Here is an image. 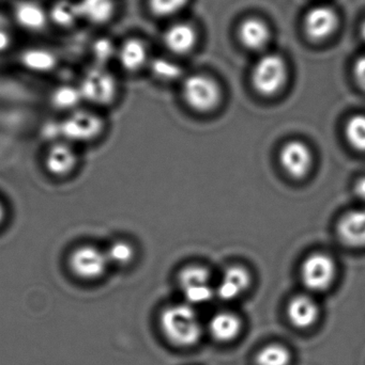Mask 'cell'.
<instances>
[{
    "instance_id": "cell-1",
    "label": "cell",
    "mask_w": 365,
    "mask_h": 365,
    "mask_svg": "<svg viewBox=\"0 0 365 365\" xmlns=\"http://www.w3.org/2000/svg\"><path fill=\"white\" fill-rule=\"evenodd\" d=\"M160 326L165 338L182 349L195 346L203 336L199 314L189 304L167 307L161 314Z\"/></svg>"
},
{
    "instance_id": "cell-2",
    "label": "cell",
    "mask_w": 365,
    "mask_h": 365,
    "mask_svg": "<svg viewBox=\"0 0 365 365\" xmlns=\"http://www.w3.org/2000/svg\"><path fill=\"white\" fill-rule=\"evenodd\" d=\"M118 74L111 66L88 64L77 83L83 101L96 106L115 102L120 89Z\"/></svg>"
},
{
    "instance_id": "cell-3",
    "label": "cell",
    "mask_w": 365,
    "mask_h": 365,
    "mask_svg": "<svg viewBox=\"0 0 365 365\" xmlns=\"http://www.w3.org/2000/svg\"><path fill=\"white\" fill-rule=\"evenodd\" d=\"M4 8L19 34L41 38L51 32L47 1L11 0Z\"/></svg>"
},
{
    "instance_id": "cell-4",
    "label": "cell",
    "mask_w": 365,
    "mask_h": 365,
    "mask_svg": "<svg viewBox=\"0 0 365 365\" xmlns=\"http://www.w3.org/2000/svg\"><path fill=\"white\" fill-rule=\"evenodd\" d=\"M149 44L143 36L126 34L118 38L114 68L118 73L136 75L148 68L151 61Z\"/></svg>"
},
{
    "instance_id": "cell-5",
    "label": "cell",
    "mask_w": 365,
    "mask_h": 365,
    "mask_svg": "<svg viewBox=\"0 0 365 365\" xmlns=\"http://www.w3.org/2000/svg\"><path fill=\"white\" fill-rule=\"evenodd\" d=\"M14 53L19 66L32 74H51L61 63L59 51L44 43L32 42L23 47H17Z\"/></svg>"
},
{
    "instance_id": "cell-6",
    "label": "cell",
    "mask_w": 365,
    "mask_h": 365,
    "mask_svg": "<svg viewBox=\"0 0 365 365\" xmlns=\"http://www.w3.org/2000/svg\"><path fill=\"white\" fill-rule=\"evenodd\" d=\"M104 122L96 113L75 110L60 123L59 135L66 143H84L94 141L103 132Z\"/></svg>"
},
{
    "instance_id": "cell-7",
    "label": "cell",
    "mask_w": 365,
    "mask_h": 365,
    "mask_svg": "<svg viewBox=\"0 0 365 365\" xmlns=\"http://www.w3.org/2000/svg\"><path fill=\"white\" fill-rule=\"evenodd\" d=\"M287 68L280 56L269 53L255 64L252 83L259 93L271 96L278 93L286 81Z\"/></svg>"
},
{
    "instance_id": "cell-8",
    "label": "cell",
    "mask_w": 365,
    "mask_h": 365,
    "mask_svg": "<svg viewBox=\"0 0 365 365\" xmlns=\"http://www.w3.org/2000/svg\"><path fill=\"white\" fill-rule=\"evenodd\" d=\"M184 96L193 109L205 113L218 106L221 90L218 83L210 77L193 75L184 81Z\"/></svg>"
},
{
    "instance_id": "cell-9",
    "label": "cell",
    "mask_w": 365,
    "mask_h": 365,
    "mask_svg": "<svg viewBox=\"0 0 365 365\" xmlns=\"http://www.w3.org/2000/svg\"><path fill=\"white\" fill-rule=\"evenodd\" d=\"M179 284L186 304L191 306L205 304L216 295L210 284L209 272L201 266H189L179 274Z\"/></svg>"
},
{
    "instance_id": "cell-10",
    "label": "cell",
    "mask_w": 365,
    "mask_h": 365,
    "mask_svg": "<svg viewBox=\"0 0 365 365\" xmlns=\"http://www.w3.org/2000/svg\"><path fill=\"white\" fill-rule=\"evenodd\" d=\"M336 278V264L324 253H314L304 259L301 266V280L304 287L312 292L329 289Z\"/></svg>"
},
{
    "instance_id": "cell-11",
    "label": "cell",
    "mask_w": 365,
    "mask_h": 365,
    "mask_svg": "<svg viewBox=\"0 0 365 365\" xmlns=\"http://www.w3.org/2000/svg\"><path fill=\"white\" fill-rule=\"evenodd\" d=\"M84 26L107 31L119 19L121 0H79Z\"/></svg>"
},
{
    "instance_id": "cell-12",
    "label": "cell",
    "mask_w": 365,
    "mask_h": 365,
    "mask_svg": "<svg viewBox=\"0 0 365 365\" xmlns=\"http://www.w3.org/2000/svg\"><path fill=\"white\" fill-rule=\"evenodd\" d=\"M109 262L106 253L92 246H81L70 257L72 272L85 280H96L106 272Z\"/></svg>"
},
{
    "instance_id": "cell-13",
    "label": "cell",
    "mask_w": 365,
    "mask_h": 365,
    "mask_svg": "<svg viewBox=\"0 0 365 365\" xmlns=\"http://www.w3.org/2000/svg\"><path fill=\"white\" fill-rule=\"evenodd\" d=\"M47 9L51 31L68 34L84 26L79 0H49Z\"/></svg>"
},
{
    "instance_id": "cell-14",
    "label": "cell",
    "mask_w": 365,
    "mask_h": 365,
    "mask_svg": "<svg viewBox=\"0 0 365 365\" xmlns=\"http://www.w3.org/2000/svg\"><path fill=\"white\" fill-rule=\"evenodd\" d=\"M312 160L311 150L306 143L299 140L285 143L280 152V163L283 169L295 179H302L308 175Z\"/></svg>"
},
{
    "instance_id": "cell-15",
    "label": "cell",
    "mask_w": 365,
    "mask_h": 365,
    "mask_svg": "<svg viewBox=\"0 0 365 365\" xmlns=\"http://www.w3.org/2000/svg\"><path fill=\"white\" fill-rule=\"evenodd\" d=\"M339 19L334 9L319 6L311 9L304 19V30L312 40L329 38L338 27Z\"/></svg>"
},
{
    "instance_id": "cell-16",
    "label": "cell",
    "mask_w": 365,
    "mask_h": 365,
    "mask_svg": "<svg viewBox=\"0 0 365 365\" xmlns=\"http://www.w3.org/2000/svg\"><path fill=\"white\" fill-rule=\"evenodd\" d=\"M319 304L310 296L298 295L289 302L287 306V317L294 327L298 329H309L319 321Z\"/></svg>"
},
{
    "instance_id": "cell-17",
    "label": "cell",
    "mask_w": 365,
    "mask_h": 365,
    "mask_svg": "<svg viewBox=\"0 0 365 365\" xmlns=\"http://www.w3.org/2000/svg\"><path fill=\"white\" fill-rule=\"evenodd\" d=\"M250 285V274L240 266H231L225 270L218 287L216 295L225 302L237 299L248 289Z\"/></svg>"
},
{
    "instance_id": "cell-18",
    "label": "cell",
    "mask_w": 365,
    "mask_h": 365,
    "mask_svg": "<svg viewBox=\"0 0 365 365\" xmlns=\"http://www.w3.org/2000/svg\"><path fill=\"white\" fill-rule=\"evenodd\" d=\"M118 38L111 36L107 31H96L87 46L89 64L114 68Z\"/></svg>"
},
{
    "instance_id": "cell-19",
    "label": "cell",
    "mask_w": 365,
    "mask_h": 365,
    "mask_svg": "<svg viewBox=\"0 0 365 365\" xmlns=\"http://www.w3.org/2000/svg\"><path fill=\"white\" fill-rule=\"evenodd\" d=\"M45 164L51 175L66 177L76 168V152L69 143H56L47 152Z\"/></svg>"
},
{
    "instance_id": "cell-20",
    "label": "cell",
    "mask_w": 365,
    "mask_h": 365,
    "mask_svg": "<svg viewBox=\"0 0 365 365\" xmlns=\"http://www.w3.org/2000/svg\"><path fill=\"white\" fill-rule=\"evenodd\" d=\"M338 233L347 246H365V210L347 212L338 225Z\"/></svg>"
},
{
    "instance_id": "cell-21",
    "label": "cell",
    "mask_w": 365,
    "mask_h": 365,
    "mask_svg": "<svg viewBox=\"0 0 365 365\" xmlns=\"http://www.w3.org/2000/svg\"><path fill=\"white\" fill-rule=\"evenodd\" d=\"M196 31L188 24H175L163 36L165 47L171 53L184 55L194 48L196 44Z\"/></svg>"
},
{
    "instance_id": "cell-22",
    "label": "cell",
    "mask_w": 365,
    "mask_h": 365,
    "mask_svg": "<svg viewBox=\"0 0 365 365\" xmlns=\"http://www.w3.org/2000/svg\"><path fill=\"white\" fill-rule=\"evenodd\" d=\"M208 329L210 336L218 342H231L241 334V319L233 313L220 312L210 319Z\"/></svg>"
},
{
    "instance_id": "cell-23",
    "label": "cell",
    "mask_w": 365,
    "mask_h": 365,
    "mask_svg": "<svg viewBox=\"0 0 365 365\" xmlns=\"http://www.w3.org/2000/svg\"><path fill=\"white\" fill-rule=\"evenodd\" d=\"M239 38L242 44L249 49L259 51L269 42V28L261 19H246L240 26Z\"/></svg>"
},
{
    "instance_id": "cell-24",
    "label": "cell",
    "mask_w": 365,
    "mask_h": 365,
    "mask_svg": "<svg viewBox=\"0 0 365 365\" xmlns=\"http://www.w3.org/2000/svg\"><path fill=\"white\" fill-rule=\"evenodd\" d=\"M81 102L84 101L77 83L58 86L51 93V103L60 110H70L73 113L76 110Z\"/></svg>"
},
{
    "instance_id": "cell-25",
    "label": "cell",
    "mask_w": 365,
    "mask_h": 365,
    "mask_svg": "<svg viewBox=\"0 0 365 365\" xmlns=\"http://www.w3.org/2000/svg\"><path fill=\"white\" fill-rule=\"evenodd\" d=\"M17 36L6 8H0V57L14 53L17 49Z\"/></svg>"
},
{
    "instance_id": "cell-26",
    "label": "cell",
    "mask_w": 365,
    "mask_h": 365,
    "mask_svg": "<svg viewBox=\"0 0 365 365\" xmlns=\"http://www.w3.org/2000/svg\"><path fill=\"white\" fill-rule=\"evenodd\" d=\"M291 351L281 344H270L263 347L256 356L257 365H291Z\"/></svg>"
},
{
    "instance_id": "cell-27",
    "label": "cell",
    "mask_w": 365,
    "mask_h": 365,
    "mask_svg": "<svg viewBox=\"0 0 365 365\" xmlns=\"http://www.w3.org/2000/svg\"><path fill=\"white\" fill-rule=\"evenodd\" d=\"M345 136L354 149L365 153V115H356L349 120Z\"/></svg>"
},
{
    "instance_id": "cell-28",
    "label": "cell",
    "mask_w": 365,
    "mask_h": 365,
    "mask_svg": "<svg viewBox=\"0 0 365 365\" xmlns=\"http://www.w3.org/2000/svg\"><path fill=\"white\" fill-rule=\"evenodd\" d=\"M109 264L116 266H126L134 259L135 251L130 242L118 240L113 242L106 251Z\"/></svg>"
},
{
    "instance_id": "cell-29",
    "label": "cell",
    "mask_w": 365,
    "mask_h": 365,
    "mask_svg": "<svg viewBox=\"0 0 365 365\" xmlns=\"http://www.w3.org/2000/svg\"><path fill=\"white\" fill-rule=\"evenodd\" d=\"M148 68L156 78L164 81H175L181 75L180 66L165 58H152Z\"/></svg>"
},
{
    "instance_id": "cell-30",
    "label": "cell",
    "mask_w": 365,
    "mask_h": 365,
    "mask_svg": "<svg viewBox=\"0 0 365 365\" xmlns=\"http://www.w3.org/2000/svg\"><path fill=\"white\" fill-rule=\"evenodd\" d=\"M188 0H146L148 12L156 17H169L184 8Z\"/></svg>"
},
{
    "instance_id": "cell-31",
    "label": "cell",
    "mask_w": 365,
    "mask_h": 365,
    "mask_svg": "<svg viewBox=\"0 0 365 365\" xmlns=\"http://www.w3.org/2000/svg\"><path fill=\"white\" fill-rule=\"evenodd\" d=\"M354 75L358 85L365 91V56H362L354 66Z\"/></svg>"
},
{
    "instance_id": "cell-32",
    "label": "cell",
    "mask_w": 365,
    "mask_h": 365,
    "mask_svg": "<svg viewBox=\"0 0 365 365\" xmlns=\"http://www.w3.org/2000/svg\"><path fill=\"white\" fill-rule=\"evenodd\" d=\"M355 193L359 199L365 201V177L361 178L355 185Z\"/></svg>"
},
{
    "instance_id": "cell-33",
    "label": "cell",
    "mask_w": 365,
    "mask_h": 365,
    "mask_svg": "<svg viewBox=\"0 0 365 365\" xmlns=\"http://www.w3.org/2000/svg\"><path fill=\"white\" fill-rule=\"evenodd\" d=\"M4 218H6V210H4V206L0 202V225L4 222Z\"/></svg>"
},
{
    "instance_id": "cell-34",
    "label": "cell",
    "mask_w": 365,
    "mask_h": 365,
    "mask_svg": "<svg viewBox=\"0 0 365 365\" xmlns=\"http://www.w3.org/2000/svg\"><path fill=\"white\" fill-rule=\"evenodd\" d=\"M361 36H362V38H364V40L365 41V21L364 24H362Z\"/></svg>"
}]
</instances>
